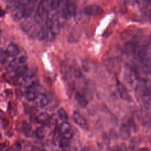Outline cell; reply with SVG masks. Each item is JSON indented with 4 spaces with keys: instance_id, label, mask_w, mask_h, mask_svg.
<instances>
[{
    "instance_id": "1",
    "label": "cell",
    "mask_w": 151,
    "mask_h": 151,
    "mask_svg": "<svg viewBox=\"0 0 151 151\" xmlns=\"http://www.w3.org/2000/svg\"><path fill=\"white\" fill-rule=\"evenodd\" d=\"M72 119L74 122L83 130H88L89 128L88 123L86 119L78 111H75L72 115Z\"/></svg>"
},
{
    "instance_id": "10",
    "label": "cell",
    "mask_w": 151,
    "mask_h": 151,
    "mask_svg": "<svg viewBox=\"0 0 151 151\" xmlns=\"http://www.w3.org/2000/svg\"><path fill=\"white\" fill-rule=\"evenodd\" d=\"M49 132H50V127L46 126H44L38 127L36 130L35 134L38 138L42 139L45 137L48 134Z\"/></svg>"
},
{
    "instance_id": "25",
    "label": "cell",
    "mask_w": 151,
    "mask_h": 151,
    "mask_svg": "<svg viewBox=\"0 0 151 151\" xmlns=\"http://www.w3.org/2000/svg\"><path fill=\"white\" fill-rule=\"evenodd\" d=\"M81 151H90V149L88 147H84L81 149Z\"/></svg>"
},
{
    "instance_id": "13",
    "label": "cell",
    "mask_w": 151,
    "mask_h": 151,
    "mask_svg": "<svg viewBox=\"0 0 151 151\" xmlns=\"http://www.w3.org/2000/svg\"><path fill=\"white\" fill-rule=\"evenodd\" d=\"M65 8L69 16H74L76 15L77 12V7L74 3L67 2L65 4Z\"/></svg>"
},
{
    "instance_id": "11",
    "label": "cell",
    "mask_w": 151,
    "mask_h": 151,
    "mask_svg": "<svg viewBox=\"0 0 151 151\" xmlns=\"http://www.w3.org/2000/svg\"><path fill=\"white\" fill-rule=\"evenodd\" d=\"M35 87L28 89L25 93V97L29 101H34L38 96V93L35 90Z\"/></svg>"
},
{
    "instance_id": "22",
    "label": "cell",
    "mask_w": 151,
    "mask_h": 151,
    "mask_svg": "<svg viewBox=\"0 0 151 151\" xmlns=\"http://www.w3.org/2000/svg\"><path fill=\"white\" fill-rule=\"evenodd\" d=\"M25 127V133L27 136H29V134L31 133V127L28 124H27Z\"/></svg>"
},
{
    "instance_id": "7",
    "label": "cell",
    "mask_w": 151,
    "mask_h": 151,
    "mask_svg": "<svg viewBox=\"0 0 151 151\" xmlns=\"http://www.w3.org/2000/svg\"><path fill=\"white\" fill-rule=\"evenodd\" d=\"M36 105L40 107H44L49 103V99L45 94H39L34 101Z\"/></svg>"
},
{
    "instance_id": "16",
    "label": "cell",
    "mask_w": 151,
    "mask_h": 151,
    "mask_svg": "<svg viewBox=\"0 0 151 151\" xmlns=\"http://www.w3.org/2000/svg\"><path fill=\"white\" fill-rule=\"evenodd\" d=\"M58 145L62 149H65L69 146H70V139L64 137H61L59 140Z\"/></svg>"
},
{
    "instance_id": "26",
    "label": "cell",
    "mask_w": 151,
    "mask_h": 151,
    "mask_svg": "<svg viewBox=\"0 0 151 151\" xmlns=\"http://www.w3.org/2000/svg\"><path fill=\"white\" fill-rule=\"evenodd\" d=\"M112 151H121V150H120L119 148H117V147H115V148L113 149Z\"/></svg>"
},
{
    "instance_id": "8",
    "label": "cell",
    "mask_w": 151,
    "mask_h": 151,
    "mask_svg": "<svg viewBox=\"0 0 151 151\" xmlns=\"http://www.w3.org/2000/svg\"><path fill=\"white\" fill-rule=\"evenodd\" d=\"M76 100L78 106L82 108L86 107L88 104V101L86 97L80 92L77 91L75 95Z\"/></svg>"
},
{
    "instance_id": "4",
    "label": "cell",
    "mask_w": 151,
    "mask_h": 151,
    "mask_svg": "<svg viewBox=\"0 0 151 151\" xmlns=\"http://www.w3.org/2000/svg\"><path fill=\"white\" fill-rule=\"evenodd\" d=\"M45 12V10L44 6V0H41L34 14V19L37 24H40L42 22L44 17Z\"/></svg>"
},
{
    "instance_id": "27",
    "label": "cell",
    "mask_w": 151,
    "mask_h": 151,
    "mask_svg": "<svg viewBox=\"0 0 151 151\" xmlns=\"http://www.w3.org/2000/svg\"><path fill=\"white\" fill-rule=\"evenodd\" d=\"M61 151H66V150H65V149H63V150H61Z\"/></svg>"
},
{
    "instance_id": "23",
    "label": "cell",
    "mask_w": 151,
    "mask_h": 151,
    "mask_svg": "<svg viewBox=\"0 0 151 151\" xmlns=\"http://www.w3.org/2000/svg\"><path fill=\"white\" fill-rule=\"evenodd\" d=\"M57 122V117L55 114H53L52 116H51L49 123H51L52 124H56Z\"/></svg>"
},
{
    "instance_id": "15",
    "label": "cell",
    "mask_w": 151,
    "mask_h": 151,
    "mask_svg": "<svg viewBox=\"0 0 151 151\" xmlns=\"http://www.w3.org/2000/svg\"><path fill=\"white\" fill-rule=\"evenodd\" d=\"M57 115L63 122H66L68 119V116L66 111L63 107H60L57 110Z\"/></svg>"
},
{
    "instance_id": "21",
    "label": "cell",
    "mask_w": 151,
    "mask_h": 151,
    "mask_svg": "<svg viewBox=\"0 0 151 151\" xmlns=\"http://www.w3.org/2000/svg\"><path fill=\"white\" fill-rule=\"evenodd\" d=\"M74 74L75 75V76L77 78H80L81 77L82 74L81 72V70L78 68H75L74 69Z\"/></svg>"
},
{
    "instance_id": "18",
    "label": "cell",
    "mask_w": 151,
    "mask_h": 151,
    "mask_svg": "<svg viewBox=\"0 0 151 151\" xmlns=\"http://www.w3.org/2000/svg\"><path fill=\"white\" fill-rule=\"evenodd\" d=\"M32 24L31 22H23L21 25V27L22 29L26 32H28L31 30V29L32 28Z\"/></svg>"
},
{
    "instance_id": "9",
    "label": "cell",
    "mask_w": 151,
    "mask_h": 151,
    "mask_svg": "<svg viewBox=\"0 0 151 151\" xmlns=\"http://www.w3.org/2000/svg\"><path fill=\"white\" fill-rule=\"evenodd\" d=\"M81 149L80 140L77 137L73 136L70 142V151H81Z\"/></svg>"
},
{
    "instance_id": "24",
    "label": "cell",
    "mask_w": 151,
    "mask_h": 151,
    "mask_svg": "<svg viewBox=\"0 0 151 151\" xmlns=\"http://www.w3.org/2000/svg\"><path fill=\"white\" fill-rule=\"evenodd\" d=\"M31 151H42L41 149H40L39 147H37V146H32L31 149Z\"/></svg>"
},
{
    "instance_id": "6",
    "label": "cell",
    "mask_w": 151,
    "mask_h": 151,
    "mask_svg": "<svg viewBox=\"0 0 151 151\" xmlns=\"http://www.w3.org/2000/svg\"><path fill=\"white\" fill-rule=\"evenodd\" d=\"M5 51L8 57H17L20 53L19 47L14 43L9 44L6 47Z\"/></svg>"
},
{
    "instance_id": "3",
    "label": "cell",
    "mask_w": 151,
    "mask_h": 151,
    "mask_svg": "<svg viewBox=\"0 0 151 151\" xmlns=\"http://www.w3.org/2000/svg\"><path fill=\"white\" fill-rule=\"evenodd\" d=\"M59 133L62 135V137H66L68 139H72L73 137V132L71 130L70 124L67 122H63L59 128Z\"/></svg>"
},
{
    "instance_id": "14",
    "label": "cell",
    "mask_w": 151,
    "mask_h": 151,
    "mask_svg": "<svg viewBox=\"0 0 151 151\" xmlns=\"http://www.w3.org/2000/svg\"><path fill=\"white\" fill-rule=\"evenodd\" d=\"M44 151H57V145L51 140H47L44 145Z\"/></svg>"
},
{
    "instance_id": "19",
    "label": "cell",
    "mask_w": 151,
    "mask_h": 151,
    "mask_svg": "<svg viewBox=\"0 0 151 151\" xmlns=\"http://www.w3.org/2000/svg\"><path fill=\"white\" fill-rule=\"evenodd\" d=\"M61 0H50V7L53 10H56L58 8Z\"/></svg>"
},
{
    "instance_id": "17",
    "label": "cell",
    "mask_w": 151,
    "mask_h": 151,
    "mask_svg": "<svg viewBox=\"0 0 151 151\" xmlns=\"http://www.w3.org/2000/svg\"><path fill=\"white\" fill-rule=\"evenodd\" d=\"M121 134L123 137H128L129 135V127L127 123H123L121 127Z\"/></svg>"
},
{
    "instance_id": "2",
    "label": "cell",
    "mask_w": 151,
    "mask_h": 151,
    "mask_svg": "<svg viewBox=\"0 0 151 151\" xmlns=\"http://www.w3.org/2000/svg\"><path fill=\"white\" fill-rule=\"evenodd\" d=\"M83 12L86 15L88 16H98L103 13V9L98 5L90 4L84 8Z\"/></svg>"
},
{
    "instance_id": "20",
    "label": "cell",
    "mask_w": 151,
    "mask_h": 151,
    "mask_svg": "<svg viewBox=\"0 0 151 151\" xmlns=\"http://www.w3.org/2000/svg\"><path fill=\"white\" fill-rule=\"evenodd\" d=\"M8 57V55H7L6 51H3L2 50H1V55H0V59H1V63L2 65L4 64L6 62Z\"/></svg>"
},
{
    "instance_id": "12",
    "label": "cell",
    "mask_w": 151,
    "mask_h": 151,
    "mask_svg": "<svg viewBox=\"0 0 151 151\" xmlns=\"http://www.w3.org/2000/svg\"><path fill=\"white\" fill-rule=\"evenodd\" d=\"M51 116L45 112H42L40 113L37 117V121L39 123H41L43 124H46L50 123Z\"/></svg>"
},
{
    "instance_id": "5",
    "label": "cell",
    "mask_w": 151,
    "mask_h": 151,
    "mask_svg": "<svg viewBox=\"0 0 151 151\" xmlns=\"http://www.w3.org/2000/svg\"><path fill=\"white\" fill-rule=\"evenodd\" d=\"M116 86L117 90L120 97L123 100H129L130 99V97L124 86L118 80L116 81Z\"/></svg>"
}]
</instances>
